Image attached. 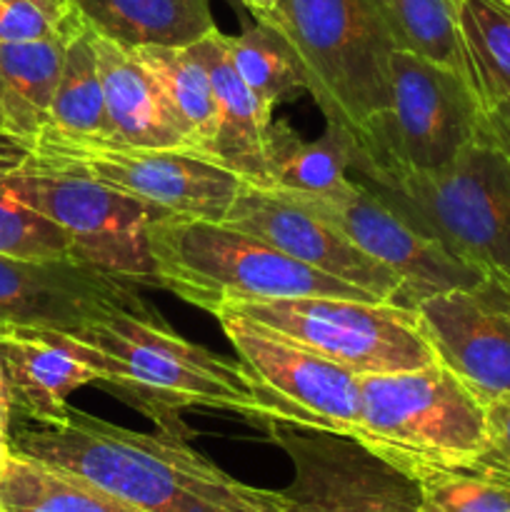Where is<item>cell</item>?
Segmentation results:
<instances>
[{"instance_id": "6da1fadb", "label": "cell", "mask_w": 510, "mask_h": 512, "mask_svg": "<svg viewBox=\"0 0 510 512\" xmlns=\"http://www.w3.org/2000/svg\"><path fill=\"white\" fill-rule=\"evenodd\" d=\"M8 440L15 455L78 475L143 512H283L280 490L240 483L185 435L138 433L70 408L55 423L20 418Z\"/></svg>"}, {"instance_id": "7a4b0ae2", "label": "cell", "mask_w": 510, "mask_h": 512, "mask_svg": "<svg viewBox=\"0 0 510 512\" xmlns=\"http://www.w3.org/2000/svg\"><path fill=\"white\" fill-rule=\"evenodd\" d=\"M53 333L95 370L98 383L165 433L193 435L180 418L188 408L223 410L260 428L280 423L278 410L255 390L240 360H225L203 345L188 343L155 310H125L73 333Z\"/></svg>"}, {"instance_id": "3957f363", "label": "cell", "mask_w": 510, "mask_h": 512, "mask_svg": "<svg viewBox=\"0 0 510 512\" xmlns=\"http://www.w3.org/2000/svg\"><path fill=\"white\" fill-rule=\"evenodd\" d=\"M353 175L450 258L510 288V158L495 145L473 140L430 173Z\"/></svg>"}, {"instance_id": "277c9868", "label": "cell", "mask_w": 510, "mask_h": 512, "mask_svg": "<svg viewBox=\"0 0 510 512\" xmlns=\"http://www.w3.org/2000/svg\"><path fill=\"white\" fill-rule=\"evenodd\" d=\"M148 243L158 288L208 313L223 303L303 295L375 300L225 223L163 215L148 225Z\"/></svg>"}, {"instance_id": "5b68a950", "label": "cell", "mask_w": 510, "mask_h": 512, "mask_svg": "<svg viewBox=\"0 0 510 512\" xmlns=\"http://www.w3.org/2000/svg\"><path fill=\"white\" fill-rule=\"evenodd\" d=\"M360 418L353 440L418 478L470 468L485 445V403L443 363L358 375Z\"/></svg>"}, {"instance_id": "8992f818", "label": "cell", "mask_w": 510, "mask_h": 512, "mask_svg": "<svg viewBox=\"0 0 510 512\" xmlns=\"http://www.w3.org/2000/svg\"><path fill=\"white\" fill-rule=\"evenodd\" d=\"M268 25L295 48L325 123L358 138L390 108L395 40L378 0H280Z\"/></svg>"}, {"instance_id": "52a82bcc", "label": "cell", "mask_w": 510, "mask_h": 512, "mask_svg": "<svg viewBox=\"0 0 510 512\" xmlns=\"http://www.w3.org/2000/svg\"><path fill=\"white\" fill-rule=\"evenodd\" d=\"M483 108L460 75L405 50L390 60V108L355 138V170L430 173L478 140Z\"/></svg>"}, {"instance_id": "ba28073f", "label": "cell", "mask_w": 510, "mask_h": 512, "mask_svg": "<svg viewBox=\"0 0 510 512\" xmlns=\"http://www.w3.org/2000/svg\"><path fill=\"white\" fill-rule=\"evenodd\" d=\"M215 313H235L343 365L355 375L418 370L435 363L415 310L333 295L240 300Z\"/></svg>"}, {"instance_id": "9c48e42d", "label": "cell", "mask_w": 510, "mask_h": 512, "mask_svg": "<svg viewBox=\"0 0 510 512\" xmlns=\"http://www.w3.org/2000/svg\"><path fill=\"white\" fill-rule=\"evenodd\" d=\"M0 183L20 203L63 228L80 263L158 288L148 225L163 218V210L83 173L33 163L25 155L13 168L0 170Z\"/></svg>"}, {"instance_id": "30bf717a", "label": "cell", "mask_w": 510, "mask_h": 512, "mask_svg": "<svg viewBox=\"0 0 510 512\" xmlns=\"http://www.w3.org/2000/svg\"><path fill=\"white\" fill-rule=\"evenodd\" d=\"M225 338L280 423L353 438L360 418L358 375L235 313H215Z\"/></svg>"}, {"instance_id": "8fae6325", "label": "cell", "mask_w": 510, "mask_h": 512, "mask_svg": "<svg viewBox=\"0 0 510 512\" xmlns=\"http://www.w3.org/2000/svg\"><path fill=\"white\" fill-rule=\"evenodd\" d=\"M263 430L293 465L283 512H418V483L353 438L290 423Z\"/></svg>"}, {"instance_id": "7c38bea8", "label": "cell", "mask_w": 510, "mask_h": 512, "mask_svg": "<svg viewBox=\"0 0 510 512\" xmlns=\"http://www.w3.org/2000/svg\"><path fill=\"white\" fill-rule=\"evenodd\" d=\"M33 163L83 173L143 200L170 218L223 223L245 180L188 150L93 148L73 153H23Z\"/></svg>"}, {"instance_id": "4fadbf2b", "label": "cell", "mask_w": 510, "mask_h": 512, "mask_svg": "<svg viewBox=\"0 0 510 512\" xmlns=\"http://www.w3.org/2000/svg\"><path fill=\"white\" fill-rule=\"evenodd\" d=\"M283 193V190H280ZM320 220L338 228L365 255L393 270L405 283L410 310L420 300L453 288H470L485 280L478 270L450 258L438 243L395 213L360 180H345L325 193H285Z\"/></svg>"}, {"instance_id": "5bb4252c", "label": "cell", "mask_w": 510, "mask_h": 512, "mask_svg": "<svg viewBox=\"0 0 510 512\" xmlns=\"http://www.w3.org/2000/svg\"><path fill=\"white\" fill-rule=\"evenodd\" d=\"M125 310H153L128 280L75 258L23 260L0 255V323L8 328L73 333Z\"/></svg>"}, {"instance_id": "9a60e30c", "label": "cell", "mask_w": 510, "mask_h": 512, "mask_svg": "<svg viewBox=\"0 0 510 512\" xmlns=\"http://www.w3.org/2000/svg\"><path fill=\"white\" fill-rule=\"evenodd\" d=\"M223 223L255 235L308 268L365 290L380 303L408 308L405 283L393 270L280 190L245 183Z\"/></svg>"}, {"instance_id": "2e32d148", "label": "cell", "mask_w": 510, "mask_h": 512, "mask_svg": "<svg viewBox=\"0 0 510 512\" xmlns=\"http://www.w3.org/2000/svg\"><path fill=\"white\" fill-rule=\"evenodd\" d=\"M435 360L453 370L480 400L510 393V288L480 280L435 293L415 305Z\"/></svg>"}, {"instance_id": "e0dca14e", "label": "cell", "mask_w": 510, "mask_h": 512, "mask_svg": "<svg viewBox=\"0 0 510 512\" xmlns=\"http://www.w3.org/2000/svg\"><path fill=\"white\" fill-rule=\"evenodd\" d=\"M93 48L108 115V148L188 150V140L170 113L158 80L135 50L98 33H93Z\"/></svg>"}, {"instance_id": "ac0fdd59", "label": "cell", "mask_w": 510, "mask_h": 512, "mask_svg": "<svg viewBox=\"0 0 510 512\" xmlns=\"http://www.w3.org/2000/svg\"><path fill=\"white\" fill-rule=\"evenodd\" d=\"M213 85L218 128L208 160L230 170L245 183L270 188L268 175V130L273 108L263 103L230 63L225 35L218 28L193 43Z\"/></svg>"}, {"instance_id": "d6986e66", "label": "cell", "mask_w": 510, "mask_h": 512, "mask_svg": "<svg viewBox=\"0 0 510 512\" xmlns=\"http://www.w3.org/2000/svg\"><path fill=\"white\" fill-rule=\"evenodd\" d=\"M0 358L8 373L18 418L55 423L68 415V395L98 375L88 363L65 348L53 330L8 328L0 335Z\"/></svg>"}, {"instance_id": "ffe728a7", "label": "cell", "mask_w": 510, "mask_h": 512, "mask_svg": "<svg viewBox=\"0 0 510 512\" xmlns=\"http://www.w3.org/2000/svg\"><path fill=\"white\" fill-rule=\"evenodd\" d=\"M93 148H108V115L93 33L85 25L65 50L48 120L35 143L23 153L53 155Z\"/></svg>"}, {"instance_id": "44dd1931", "label": "cell", "mask_w": 510, "mask_h": 512, "mask_svg": "<svg viewBox=\"0 0 510 512\" xmlns=\"http://www.w3.org/2000/svg\"><path fill=\"white\" fill-rule=\"evenodd\" d=\"M93 33L123 48H185L215 25L208 0H73Z\"/></svg>"}, {"instance_id": "7402d4cb", "label": "cell", "mask_w": 510, "mask_h": 512, "mask_svg": "<svg viewBox=\"0 0 510 512\" xmlns=\"http://www.w3.org/2000/svg\"><path fill=\"white\" fill-rule=\"evenodd\" d=\"M70 40L0 43V115L8 140L23 150L35 143L48 120Z\"/></svg>"}, {"instance_id": "603a6c76", "label": "cell", "mask_w": 510, "mask_h": 512, "mask_svg": "<svg viewBox=\"0 0 510 512\" xmlns=\"http://www.w3.org/2000/svg\"><path fill=\"white\" fill-rule=\"evenodd\" d=\"M355 138L338 123H325V133L303 140L285 120L268 130L270 188L283 193H325L348 180L355 158Z\"/></svg>"}, {"instance_id": "cb8c5ba5", "label": "cell", "mask_w": 510, "mask_h": 512, "mask_svg": "<svg viewBox=\"0 0 510 512\" xmlns=\"http://www.w3.org/2000/svg\"><path fill=\"white\" fill-rule=\"evenodd\" d=\"M135 55L158 80L170 113L178 120L190 153L208 158L218 128V108H215L213 85L203 60L193 50L185 48H135Z\"/></svg>"}, {"instance_id": "d4e9b609", "label": "cell", "mask_w": 510, "mask_h": 512, "mask_svg": "<svg viewBox=\"0 0 510 512\" xmlns=\"http://www.w3.org/2000/svg\"><path fill=\"white\" fill-rule=\"evenodd\" d=\"M0 512H143L108 490L10 453L0 468Z\"/></svg>"}, {"instance_id": "484cf974", "label": "cell", "mask_w": 510, "mask_h": 512, "mask_svg": "<svg viewBox=\"0 0 510 512\" xmlns=\"http://www.w3.org/2000/svg\"><path fill=\"white\" fill-rule=\"evenodd\" d=\"M395 50H405L428 63L460 75L473 88L463 33L460 0H378ZM475 93V90H473Z\"/></svg>"}, {"instance_id": "4316f807", "label": "cell", "mask_w": 510, "mask_h": 512, "mask_svg": "<svg viewBox=\"0 0 510 512\" xmlns=\"http://www.w3.org/2000/svg\"><path fill=\"white\" fill-rule=\"evenodd\" d=\"M458 15L475 98L488 110L510 93V5L460 0Z\"/></svg>"}, {"instance_id": "83f0119b", "label": "cell", "mask_w": 510, "mask_h": 512, "mask_svg": "<svg viewBox=\"0 0 510 512\" xmlns=\"http://www.w3.org/2000/svg\"><path fill=\"white\" fill-rule=\"evenodd\" d=\"M225 48L243 83L268 108L293 90L305 88V73L295 48L273 25L255 20L240 35H225Z\"/></svg>"}, {"instance_id": "f1b7e54d", "label": "cell", "mask_w": 510, "mask_h": 512, "mask_svg": "<svg viewBox=\"0 0 510 512\" xmlns=\"http://www.w3.org/2000/svg\"><path fill=\"white\" fill-rule=\"evenodd\" d=\"M418 483V512H510V480L478 468L428 470Z\"/></svg>"}, {"instance_id": "f546056e", "label": "cell", "mask_w": 510, "mask_h": 512, "mask_svg": "<svg viewBox=\"0 0 510 512\" xmlns=\"http://www.w3.org/2000/svg\"><path fill=\"white\" fill-rule=\"evenodd\" d=\"M0 255L23 260L75 258L73 243L63 228H58L38 210L20 203L3 183H0Z\"/></svg>"}, {"instance_id": "4dcf8cb0", "label": "cell", "mask_w": 510, "mask_h": 512, "mask_svg": "<svg viewBox=\"0 0 510 512\" xmlns=\"http://www.w3.org/2000/svg\"><path fill=\"white\" fill-rule=\"evenodd\" d=\"M83 28L73 0H0V43L75 38Z\"/></svg>"}, {"instance_id": "1f68e13d", "label": "cell", "mask_w": 510, "mask_h": 512, "mask_svg": "<svg viewBox=\"0 0 510 512\" xmlns=\"http://www.w3.org/2000/svg\"><path fill=\"white\" fill-rule=\"evenodd\" d=\"M470 468L510 480V393L485 400V445Z\"/></svg>"}, {"instance_id": "d6a6232c", "label": "cell", "mask_w": 510, "mask_h": 512, "mask_svg": "<svg viewBox=\"0 0 510 512\" xmlns=\"http://www.w3.org/2000/svg\"><path fill=\"white\" fill-rule=\"evenodd\" d=\"M480 140L495 145L500 153L510 158V93L500 98L498 103L483 110V123H480Z\"/></svg>"}, {"instance_id": "836d02e7", "label": "cell", "mask_w": 510, "mask_h": 512, "mask_svg": "<svg viewBox=\"0 0 510 512\" xmlns=\"http://www.w3.org/2000/svg\"><path fill=\"white\" fill-rule=\"evenodd\" d=\"M15 408H13V393H10L8 373H5L3 358H0V435L10 438V428H13Z\"/></svg>"}, {"instance_id": "e575fe53", "label": "cell", "mask_w": 510, "mask_h": 512, "mask_svg": "<svg viewBox=\"0 0 510 512\" xmlns=\"http://www.w3.org/2000/svg\"><path fill=\"white\" fill-rule=\"evenodd\" d=\"M240 3H243L260 23H270L280 10V0H240Z\"/></svg>"}, {"instance_id": "d590c367", "label": "cell", "mask_w": 510, "mask_h": 512, "mask_svg": "<svg viewBox=\"0 0 510 512\" xmlns=\"http://www.w3.org/2000/svg\"><path fill=\"white\" fill-rule=\"evenodd\" d=\"M10 453H13V450H10V440L0 435V468H3L5 460L10 458Z\"/></svg>"}, {"instance_id": "8d00e7d4", "label": "cell", "mask_w": 510, "mask_h": 512, "mask_svg": "<svg viewBox=\"0 0 510 512\" xmlns=\"http://www.w3.org/2000/svg\"><path fill=\"white\" fill-rule=\"evenodd\" d=\"M0 138H8V130H5V120H3V115H0Z\"/></svg>"}, {"instance_id": "74e56055", "label": "cell", "mask_w": 510, "mask_h": 512, "mask_svg": "<svg viewBox=\"0 0 510 512\" xmlns=\"http://www.w3.org/2000/svg\"><path fill=\"white\" fill-rule=\"evenodd\" d=\"M5 330H8V325H3V323H0V335H3Z\"/></svg>"}, {"instance_id": "f35d334b", "label": "cell", "mask_w": 510, "mask_h": 512, "mask_svg": "<svg viewBox=\"0 0 510 512\" xmlns=\"http://www.w3.org/2000/svg\"><path fill=\"white\" fill-rule=\"evenodd\" d=\"M500 3H505V5H510V0H500Z\"/></svg>"}]
</instances>
